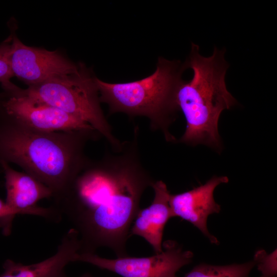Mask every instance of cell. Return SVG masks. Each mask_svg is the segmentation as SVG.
Segmentation results:
<instances>
[{"instance_id":"6da1fadb","label":"cell","mask_w":277,"mask_h":277,"mask_svg":"<svg viewBox=\"0 0 277 277\" xmlns=\"http://www.w3.org/2000/svg\"><path fill=\"white\" fill-rule=\"evenodd\" d=\"M139 135L134 131L120 151L107 150L102 159L92 161L69 190L53 199L52 206L78 233V253H95L105 247L117 258L128 256L126 243L142 195L155 182L141 162Z\"/></svg>"},{"instance_id":"7a4b0ae2","label":"cell","mask_w":277,"mask_h":277,"mask_svg":"<svg viewBox=\"0 0 277 277\" xmlns=\"http://www.w3.org/2000/svg\"><path fill=\"white\" fill-rule=\"evenodd\" d=\"M100 137L95 130L41 131L0 113V163L18 165L57 199L91 162L86 143Z\"/></svg>"},{"instance_id":"3957f363","label":"cell","mask_w":277,"mask_h":277,"mask_svg":"<svg viewBox=\"0 0 277 277\" xmlns=\"http://www.w3.org/2000/svg\"><path fill=\"white\" fill-rule=\"evenodd\" d=\"M225 51L214 48L212 54L204 57L193 43L186 68L193 71L191 79L182 80L176 92V103L186 121L180 143L195 146L203 144L221 148L218 123L221 114L237 104L227 89L225 74L229 65Z\"/></svg>"},{"instance_id":"277c9868","label":"cell","mask_w":277,"mask_h":277,"mask_svg":"<svg viewBox=\"0 0 277 277\" xmlns=\"http://www.w3.org/2000/svg\"><path fill=\"white\" fill-rule=\"evenodd\" d=\"M185 69V64L161 57L155 71L138 81L108 83L95 77L100 102L108 105L109 114L147 117L150 130L161 131L167 142H176L169 127L179 111L176 92Z\"/></svg>"},{"instance_id":"5b68a950","label":"cell","mask_w":277,"mask_h":277,"mask_svg":"<svg viewBox=\"0 0 277 277\" xmlns=\"http://www.w3.org/2000/svg\"><path fill=\"white\" fill-rule=\"evenodd\" d=\"M92 76L84 64L77 71L49 78L22 89L12 83L17 93L56 108L90 125L110 144L114 152L123 142L112 132L101 107L99 92Z\"/></svg>"},{"instance_id":"8992f818","label":"cell","mask_w":277,"mask_h":277,"mask_svg":"<svg viewBox=\"0 0 277 277\" xmlns=\"http://www.w3.org/2000/svg\"><path fill=\"white\" fill-rule=\"evenodd\" d=\"M163 251L148 257L125 256L109 259L95 253H77L75 262H82L106 269L123 277H177V272L191 263L193 253L183 250L175 241L163 243Z\"/></svg>"},{"instance_id":"52a82bcc","label":"cell","mask_w":277,"mask_h":277,"mask_svg":"<svg viewBox=\"0 0 277 277\" xmlns=\"http://www.w3.org/2000/svg\"><path fill=\"white\" fill-rule=\"evenodd\" d=\"M2 87L3 91L0 94V113L29 127L49 132L95 130L78 118L17 93L12 88L10 81L2 83Z\"/></svg>"},{"instance_id":"ba28073f","label":"cell","mask_w":277,"mask_h":277,"mask_svg":"<svg viewBox=\"0 0 277 277\" xmlns=\"http://www.w3.org/2000/svg\"><path fill=\"white\" fill-rule=\"evenodd\" d=\"M9 61L13 75L28 86L77 71L78 65L58 52L30 47L11 33Z\"/></svg>"},{"instance_id":"9c48e42d","label":"cell","mask_w":277,"mask_h":277,"mask_svg":"<svg viewBox=\"0 0 277 277\" xmlns=\"http://www.w3.org/2000/svg\"><path fill=\"white\" fill-rule=\"evenodd\" d=\"M0 168L5 179V202L9 208L17 214L35 215L55 222L60 221L62 216L53 206H37L39 201L52 197L48 187L26 172L14 170L9 164L1 162Z\"/></svg>"},{"instance_id":"30bf717a","label":"cell","mask_w":277,"mask_h":277,"mask_svg":"<svg viewBox=\"0 0 277 277\" xmlns=\"http://www.w3.org/2000/svg\"><path fill=\"white\" fill-rule=\"evenodd\" d=\"M226 176H214L204 184L183 193L170 194L169 203L172 217H180L196 227L213 244L219 245L218 239L208 231V217L219 213L221 206L215 202L214 191L221 184L227 183Z\"/></svg>"},{"instance_id":"8fae6325","label":"cell","mask_w":277,"mask_h":277,"mask_svg":"<svg viewBox=\"0 0 277 277\" xmlns=\"http://www.w3.org/2000/svg\"><path fill=\"white\" fill-rule=\"evenodd\" d=\"M151 187L154 193L153 201L149 206L138 211L130 229V235L142 237L155 253H159L163 251L165 226L172 217L169 203L170 193L162 181H155Z\"/></svg>"},{"instance_id":"7c38bea8","label":"cell","mask_w":277,"mask_h":277,"mask_svg":"<svg viewBox=\"0 0 277 277\" xmlns=\"http://www.w3.org/2000/svg\"><path fill=\"white\" fill-rule=\"evenodd\" d=\"M80 249L78 233L72 228L62 238L54 255L31 265L7 259L3 264L4 272L0 274V277H58L65 272L66 265L74 262Z\"/></svg>"},{"instance_id":"4fadbf2b","label":"cell","mask_w":277,"mask_h":277,"mask_svg":"<svg viewBox=\"0 0 277 277\" xmlns=\"http://www.w3.org/2000/svg\"><path fill=\"white\" fill-rule=\"evenodd\" d=\"M254 267L255 264L253 260L225 265L201 263L195 266L184 277H249Z\"/></svg>"},{"instance_id":"5bb4252c","label":"cell","mask_w":277,"mask_h":277,"mask_svg":"<svg viewBox=\"0 0 277 277\" xmlns=\"http://www.w3.org/2000/svg\"><path fill=\"white\" fill-rule=\"evenodd\" d=\"M253 260L261 272V277L277 276V249L271 253L264 249H259L254 254Z\"/></svg>"},{"instance_id":"9a60e30c","label":"cell","mask_w":277,"mask_h":277,"mask_svg":"<svg viewBox=\"0 0 277 277\" xmlns=\"http://www.w3.org/2000/svg\"><path fill=\"white\" fill-rule=\"evenodd\" d=\"M11 34L0 44V83L10 81L14 76L9 61Z\"/></svg>"},{"instance_id":"2e32d148","label":"cell","mask_w":277,"mask_h":277,"mask_svg":"<svg viewBox=\"0 0 277 277\" xmlns=\"http://www.w3.org/2000/svg\"><path fill=\"white\" fill-rule=\"evenodd\" d=\"M16 214L0 199V228L4 235L10 234L12 221Z\"/></svg>"},{"instance_id":"e0dca14e","label":"cell","mask_w":277,"mask_h":277,"mask_svg":"<svg viewBox=\"0 0 277 277\" xmlns=\"http://www.w3.org/2000/svg\"><path fill=\"white\" fill-rule=\"evenodd\" d=\"M58 277H69V276H67L64 272L63 273H62ZM79 277H94V276H93L90 274L87 273H85L82 275L81 276Z\"/></svg>"}]
</instances>
